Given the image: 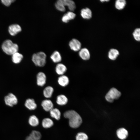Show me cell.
<instances>
[{
	"label": "cell",
	"mask_w": 140,
	"mask_h": 140,
	"mask_svg": "<svg viewBox=\"0 0 140 140\" xmlns=\"http://www.w3.org/2000/svg\"><path fill=\"white\" fill-rule=\"evenodd\" d=\"M51 116L57 120L60 119L61 116V113L60 110L57 108H53L50 111Z\"/></svg>",
	"instance_id": "cell-23"
},
{
	"label": "cell",
	"mask_w": 140,
	"mask_h": 140,
	"mask_svg": "<svg viewBox=\"0 0 140 140\" xmlns=\"http://www.w3.org/2000/svg\"><path fill=\"white\" fill-rule=\"evenodd\" d=\"M126 4V2L125 0H117L115 3V6L117 10H121L123 9Z\"/></svg>",
	"instance_id": "cell-26"
},
{
	"label": "cell",
	"mask_w": 140,
	"mask_h": 140,
	"mask_svg": "<svg viewBox=\"0 0 140 140\" xmlns=\"http://www.w3.org/2000/svg\"><path fill=\"white\" fill-rule=\"evenodd\" d=\"M100 1L102 2H108V1H109V0H100Z\"/></svg>",
	"instance_id": "cell-33"
},
{
	"label": "cell",
	"mask_w": 140,
	"mask_h": 140,
	"mask_svg": "<svg viewBox=\"0 0 140 140\" xmlns=\"http://www.w3.org/2000/svg\"><path fill=\"white\" fill-rule=\"evenodd\" d=\"M79 54L80 57L83 60H88L90 57V54L89 50L85 48L81 49Z\"/></svg>",
	"instance_id": "cell-11"
},
{
	"label": "cell",
	"mask_w": 140,
	"mask_h": 140,
	"mask_svg": "<svg viewBox=\"0 0 140 140\" xmlns=\"http://www.w3.org/2000/svg\"><path fill=\"white\" fill-rule=\"evenodd\" d=\"M119 54V51L115 48H111L109 51L108 54V58L112 60H115Z\"/></svg>",
	"instance_id": "cell-21"
},
{
	"label": "cell",
	"mask_w": 140,
	"mask_h": 140,
	"mask_svg": "<svg viewBox=\"0 0 140 140\" xmlns=\"http://www.w3.org/2000/svg\"><path fill=\"white\" fill-rule=\"evenodd\" d=\"M25 140H34L32 138L29 136L27 137L25 139Z\"/></svg>",
	"instance_id": "cell-32"
},
{
	"label": "cell",
	"mask_w": 140,
	"mask_h": 140,
	"mask_svg": "<svg viewBox=\"0 0 140 140\" xmlns=\"http://www.w3.org/2000/svg\"><path fill=\"white\" fill-rule=\"evenodd\" d=\"M22 29L20 26L18 24H15L10 25L8 28V31L11 36H14L20 32Z\"/></svg>",
	"instance_id": "cell-8"
},
{
	"label": "cell",
	"mask_w": 140,
	"mask_h": 140,
	"mask_svg": "<svg viewBox=\"0 0 140 140\" xmlns=\"http://www.w3.org/2000/svg\"><path fill=\"white\" fill-rule=\"evenodd\" d=\"M54 91V89L52 87L50 86L46 87L43 90V95L47 98H50L52 96Z\"/></svg>",
	"instance_id": "cell-20"
},
{
	"label": "cell",
	"mask_w": 140,
	"mask_h": 140,
	"mask_svg": "<svg viewBox=\"0 0 140 140\" xmlns=\"http://www.w3.org/2000/svg\"><path fill=\"white\" fill-rule=\"evenodd\" d=\"M69 81V79L68 77L64 75H60L58 79V83L62 87L67 86L68 84Z\"/></svg>",
	"instance_id": "cell-14"
},
{
	"label": "cell",
	"mask_w": 140,
	"mask_h": 140,
	"mask_svg": "<svg viewBox=\"0 0 140 140\" xmlns=\"http://www.w3.org/2000/svg\"><path fill=\"white\" fill-rule=\"evenodd\" d=\"M69 46L72 50L74 51H79L81 48V44L80 42L76 39H73L69 43Z\"/></svg>",
	"instance_id": "cell-7"
},
{
	"label": "cell",
	"mask_w": 140,
	"mask_h": 140,
	"mask_svg": "<svg viewBox=\"0 0 140 140\" xmlns=\"http://www.w3.org/2000/svg\"><path fill=\"white\" fill-rule=\"evenodd\" d=\"M55 6L56 9L60 11L64 12L66 10L65 6L63 4L61 0L57 1L55 4Z\"/></svg>",
	"instance_id": "cell-28"
},
{
	"label": "cell",
	"mask_w": 140,
	"mask_h": 140,
	"mask_svg": "<svg viewBox=\"0 0 140 140\" xmlns=\"http://www.w3.org/2000/svg\"><path fill=\"white\" fill-rule=\"evenodd\" d=\"M64 115L65 118L68 119L69 125L72 128H77L82 123L80 116L74 110L67 111L64 113Z\"/></svg>",
	"instance_id": "cell-1"
},
{
	"label": "cell",
	"mask_w": 140,
	"mask_h": 140,
	"mask_svg": "<svg viewBox=\"0 0 140 140\" xmlns=\"http://www.w3.org/2000/svg\"><path fill=\"white\" fill-rule=\"evenodd\" d=\"M52 61L55 63H59L62 60V57L60 53L57 51L54 52L50 56Z\"/></svg>",
	"instance_id": "cell-19"
},
{
	"label": "cell",
	"mask_w": 140,
	"mask_h": 140,
	"mask_svg": "<svg viewBox=\"0 0 140 140\" xmlns=\"http://www.w3.org/2000/svg\"><path fill=\"white\" fill-rule=\"evenodd\" d=\"M88 137L85 133L80 132L78 133L76 136V140H88Z\"/></svg>",
	"instance_id": "cell-29"
},
{
	"label": "cell",
	"mask_w": 140,
	"mask_h": 140,
	"mask_svg": "<svg viewBox=\"0 0 140 140\" xmlns=\"http://www.w3.org/2000/svg\"><path fill=\"white\" fill-rule=\"evenodd\" d=\"M12 56V61L15 64L20 63L23 58V55L18 52L15 53Z\"/></svg>",
	"instance_id": "cell-22"
},
{
	"label": "cell",
	"mask_w": 140,
	"mask_h": 140,
	"mask_svg": "<svg viewBox=\"0 0 140 140\" xmlns=\"http://www.w3.org/2000/svg\"><path fill=\"white\" fill-rule=\"evenodd\" d=\"M5 104L10 107H12L18 103V99L16 96L12 93H9L4 98Z\"/></svg>",
	"instance_id": "cell-5"
},
{
	"label": "cell",
	"mask_w": 140,
	"mask_h": 140,
	"mask_svg": "<svg viewBox=\"0 0 140 140\" xmlns=\"http://www.w3.org/2000/svg\"><path fill=\"white\" fill-rule=\"evenodd\" d=\"M62 3L65 6H67L70 11L73 12L76 8L75 2L71 0H61Z\"/></svg>",
	"instance_id": "cell-17"
},
{
	"label": "cell",
	"mask_w": 140,
	"mask_h": 140,
	"mask_svg": "<svg viewBox=\"0 0 140 140\" xmlns=\"http://www.w3.org/2000/svg\"><path fill=\"white\" fill-rule=\"evenodd\" d=\"M28 122L32 126L36 127L39 124V121L38 118L36 116L32 115L29 118Z\"/></svg>",
	"instance_id": "cell-24"
},
{
	"label": "cell",
	"mask_w": 140,
	"mask_h": 140,
	"mask_svg": "<svg viewBox=\"0 0 140 140\" xmlns=\"http://www.w3.org/2000/svg\"><path fill=\"white\" fill-rule=\"evenodd\" d=\"M42 124L43 127L45 128H49L52 127L53 124L52 120L49 118H45L42 121Z\"/></svg>",
	"instance_id": "cell-25"
},
{
	"label": "cell",
	"mask_w": 140,
	"mask_h": 140,
	"mask_svg": "<svg viewBox=\"0 0 140 140\" xmlns=\"http://www.w3.org/2000/svg\"><path fill=\"white\" fill-rule=\"evenodd\" d=\"M81 15L84 19H88L92 16V11L89 8H86L82 9L81 11Z\"/></svg>",
	"instance_id": "cell-15"
},
{
	"label": "cell",
	"mask_w": 140,
	"mask_h": 140,
	"mask_svg": "<svg viewBox=\"0 0 140 140\" xmlns=\"http://www.w3.org/2000/svg\"><path fill=\"white\" fill-rule=\"evenodd\" d=\"M15 1L14 0H2L1 1L2 3L6 6H9L12 3Z\"/></svg>",
	"instance_id": "cell-31"
},
{
	"label": "cell",
	"mask_w": 140,
	"mask_h": 140,
	"mask_svg": "<svg viewBox=\"0 0 140 140\" xmlns=\"http://www.w3.org/2000/svg\"><path fill=\"white\" fill-rule=\"evenodd\" d=\"M29 136L34 140H40L41 137V133L36 130L32 131Z\"/></svg>",
	"instance_id": "cell-27"
},
{
	"label": "cell",
	"mask_w": 140,
	"mask_h": 140,
	"mask_svg": "<svg viewBox=\"0 0 140 140\" xmlns=\"http://www.w3.org/2000/svg\"><path fill=\"white\" fill-rule=\"evenodd\" d=\"M134 39L137 41L140 40V29L137 28L134 30L132 33Z\"/></svg>",
	"instance_id": "cell-30"
},
{
	"label": "cell",
	"mask_w": 140,
	"mask_h": 140,
	"mask_svg": "<svg viewBox=\"0 0 140 140\" xmlns=\"http://www.w3.org/2000/svg\"><path fill=\"white\" fill-rule=\"evenodd\" d=\"M76 16V14L73 12L70 11L63 15L62 18L61 20L64 23H67L70 20L74 19Z\"/></svg>",
	"instance_id": "cell-12"
},
{
	"label": "cell",
	"mask_w": 140,
	"mask_h": 140,
	"mask_svg": "<svg viewBox=\"0 0 140 140\" xmlns=\"http://www.w3.org/2000/svg\"><path fill=\"white\" fill-rule=\"evenodd\" d=\"M68 99L67 97L63 94H60L57 96L56 99V102L59 105L63 106L67 104Z\"/></svg>",
	"instance_id": "cell-18"
},
{
	"label": "cell",
	"mask_w": 140,
	"mask_h": 140,
	"mask_svg": "<svg viewBox=\"0 0 140 140\" xmlns=\"http://www.w3.org/2000/svg\"><path fill=\"white\" fill-rule=\"evenodd\" d=\"M41 106L46 111H50L53 108V104L50 100L46 99L43 100L41 103Z\"/></svg>",
	"instance_id": "cell-10"
},
{
	"label": "cell",
	"mask_w": 140,
	"mask_h": 140,
	"mask_svg": "<svg viewBox=\"0 0 140 140\" xmlns=\"http://www.w3.org/2000/svg\"><path fill=\"white\" fill-rule=\"evenodd\" d=\"M24 105L27 108L30 110H34L37 107V105L34 100L32 99H27Z\"/></svg>",
	"instance_id": "cell-16"
},
{
	"label": "cell",
	"mask_w": 140,
	"mask_h": 140,
	"mask_svg": "<svg viewBox=\"0 0 140 140\" xmlns=\"http://www.w3.org/2000/svg\"><path fill=\"white\" fill-rule=\"evenodd\" d=\"M121 95V92L118 89L115 88H112L106 94L105 98L108 102L112 103L114 100L118 99Z\"/></svg>",
	"instance_id": "cell-4"
},
{
	"label": "cell",
	"mask_w": 140,
	"mask_h": 140,
	"mask_svg": "<svg viewBox=\"0 0 140 140\" xmlns=\"http://www.w3.org/2000/svg\"><path fill=\"white\" fill-rule=\"evenodd\" d=\"M37 83L40 86H44L46 83V76L45 74L43 72L38 73L36 76Z\"/></svg>",
	"instance_id": "cell-6"
},
{
	"label": "cell",
	"mask_w": 140,
	"mask_h": 140,
	"mask_svg": "<svg viewBox=\"0 0 140 140\" xmlns=\"http://www.w3.org/2000/svg\"><path fill=\"white\" fill-rule=\"evenodd\" d=\"M116 134L118 137L122 140L126 139L128 135V131L123 128H121L118 129L116 131Z\"/></svg>",
	"instance_id": "cell-9"
},
{
	"label": "cell",
	"mask_w": 140,
	"mask_h": 140,
	"mask_svg": "<svg viewBox=\"0 0 140 140\" xmlns=\"http://www.w3.org/2000/svg\"><path fill=\"white\" fill-rule=\"evenodd\" d=\"M67 70L66 66L61 63H58L55 67V71L58 75H64Z\"/></svg>",
	"instance_id": "cell-13"
},
{
	"label": "cell",
	"mask_w": 140,
	"mask_h": 140,
	"mask_svg": "<svg viewBox=\"0 0 140 140\" xmlns=\"http://www.w3.org/2000/svg\"><path fill=\"white\" fill-rule=\"evenodd\" d=\"M2 48L6 54L8 55H12L15 53L18 52V46L17 44L13 43L11 40L7 39L3 43Z\"/></svg>",
	"instance_id": "cell-2"
},
{
	"label": "cell",
	"mask_w": 140,
	"mask_h": 140,
	"mask_svg": "<svg viewBox=\"0 0 140 140\" xmlns=\"http://www.w3.org/2000/svg\"><path fill=\"white\" fill-rule=\"evenodd\" d=\"M46 58L45 53L43 52H40L34 54L32 55V60L36 66L43 67L46 64Z\"/></svg>",
	"instance_id": "cell-3"
}]
</instances>
